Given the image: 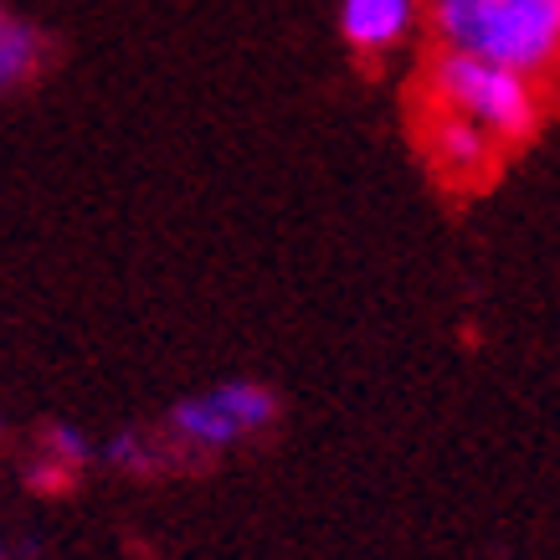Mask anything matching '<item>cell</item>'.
I'll use <instances>...</instances> for the list:
<instances>
[{"label": "cell", "mask_w": 560, "mask_h": 560, "mask_svg": "<svg viewBox=\"0 0 560 560\" xmlns=\"http://www.w3.org/2000/svg\"><path fill=\"white\" fill-rule=\"evenodd\" d=\"M427 154H432V165L453 186H474V180H483L493 171L499 139L483 135L478 124L458 119V114H447V108H432V119H427Z\"/></svg>", "instance_id": "277c9868"}, {"label": "cell", "mask_w": 560, "mask_h": 560, "mask_svg": "<svg viewBox=\"0 0 560 560\" xmlns=\"http://www.w3.org/2000/svg\"><path fill=\"white\" fill-rule=\"evenodd\" d=\"M0 560H5V556H0Z\"/></svg>", "instance_id": "9c48e42d"}, {"label": "cell", "mask_w": 560, "mask_h": 560, "mask_svg": "<svg viewBox=\"0 0 560 560\" xmlns=\"http://www.w3.org/2000/svg\"><path fill=\"white\" fill-rule=\"evenodd\" d=\"M427 93H432V108H447V114L478 124L499 144H525L540 129V93H535V83L510 68L463 57V51H438L432 57Z\"/></svg>", "instance_id": "7a4b0ae2"}, {"label": "cell", "mask_w": 560, "mask_h": 560, "mask_svg": "<svg viewBox=\"0 0 560 560\" xmlns=\"http://www.w3.org/2000/svg\"><path fill=\"white\" fill-rule=\"evenodd\" d=\"M47 447H51V453H57L62 463H68V468H83V463L93 458V447H88V438L78 432V427H51Z\"/></svg>", "instance_id": "52a82bcc"}, {"label": "cell", "mask_w": 560, "mask_h": 560, "mask_svg": "<svg viewBox=\"0 0 560 560\" xmlns=\"http://www.w3.org/2000/svg\"><path fill=\"white\" fill-rule=\"evenodd\" d=\"M278 417V396L257 381H221L206 386L186 401L171 407V438L196 447V453H221L237 447L242 438H253Z\"/></svg>", "instance_id": "3957f363"}, {"label": "cell", "mask_w": 560, "mask_h": 560, "mask_svg": "<svg viewBox=\"0 0 560 560\" xmlns=\"http://www.w3.org/2000/svg\"><path fill=\"white\" fill-rule=\"evenodd\" d=\"M108 458L124 463V468H144V463H150L144 453H139V442H135V438H119L114 447H108Z\"/></svg>", "instance_id": "ba28073f"}, {"label": "cell", "mask_w": 560, "mask_h": 560, "mask_svg": "<svg viewBox=\"0 0 560 560\" xmlns=\"http://www.w3.org/2000/svg\"><path fill=\"white\" fill-rule=\"evenodd\" d=\"M36 68H42V32L11 11H0V93L26 83Z\"/></svg>", "instance_id": "8992f818"}, {"label": "cell", "mask_w": 560, "mask_h": 560, "mask_svg": "<svg viewBox=\"0 0 560 560\" xmlns=\"http://www.w3.org/2000/svg\"><path fill=\"white\" fill-rule=\"evenodd\" d=\"M427 0H340V36L360 57H386L417 32Z\"/></svg>", "instance_id": "5b68a950"}, {"label": "cell", "mask_w": 560, "mask_h": 560, "mask_svg": "<svg viewBox=\"0 0 560 560\" xmlns=\"http://www.w3.org/2000/svg\"><path fill=\"white\" fill-rule=\"evenodd\" d=\"M438 51H463L529 83L560 72V0H427Z\"/></svg>", "instance_id": "6da1fadb"}]
</instances>
